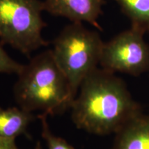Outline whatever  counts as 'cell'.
<instances>
[{
	"label": "cell",
	"mask_w": 149,
	"mask_h": 149,
	"mask_svg": "<svg viewBox=\"0 0 149 149\" xmlns=\"http://www.w3.org/2000/svg\"><path fill=\"white\" fill-rule=\"evenodd\" d=\"M44 10L40 0H0V42L28 56L48 45L42 37Z\"/></svg>",
	"instance_id": "obj_4"
},
{
	"label": "cell",
	"mask_w": 149,
	"mask_h": 149,
	"mask_svg": "<svg viewBox=\"0 0 149 149\" xmlns=\"http://www.w3.org/2000/svg\"><path fill=\"white\" fill-rule=\"evenodd\" d=\"M34 117L32 112L20 107L6 109L0 107V136L15 139L19 136L25 135Z\"/></svg>",
	"instance_id": "obj_8"
},
{
	"label": "cell",
	"mask_w": 149,
	"mask_h": 149,
	"mask_svg": "<svg viewBox=\"0 0 149 149\" xmlns=\"http://www.w3.org/2000/svg\"><path fill=\"white\" fill-rule=\"evenodd\" d=\"M103 46L99 33L80 22L66 26L54 40V58L68 79L74 98L83 80L100 64Z\"/></svg>",
	"instance_id": "obj_3"
},
{
	"label": "cell",
	"mask_w": 149,
	"mask_h": 149,
	"mask_svg": "<svg viewBox=\"0 0 149 149\" xmlns=\"http://www.w3.org/2000/svg\"><path fill=\"white\" fill-rule=\"evenodd\" d=\"M35 149H42V146H41V144L40 142H37L36 146H35Z\"/></svg>",
	"instance_id": "obj_13"
},
{
	"label": "cell",
	"mask_w": 149,
	"mask_h": 149,
	"mask_svg": "<svg viewBox=\"0 0 149 149\" xmlns=\"http://www.w3.org/2000/svg\"><path fill=\"white\" fill-rule=\"evenodd\" d=\"M23 67V64H19L10 57L0 42V73L18 74Z\"/></svg>",
	"instance_id": "obj_11"
},
{
	"label": "cell",
	"mask_w": 149,
	"mask_h": 149,
	"mask_svg": "<svg viewBox=\"0 0 149 149\" xmlns=\"http://www.w3.org/2000/svg\"><path fill=\"white\" fill-rule=\"evenodd\" d=\"M70 109L76 127L97 135L116 133L140 114L125 83L102 68L83 80Z\"/></svg>",
	"instance_id": "obj_1"
},
{
	"label": "cell",
	"mask_w": 149,
	"mask_h": 149,
	"mask_svg": "<svg viewBox=\"0 0 149 149\" xmlns=\"http://www.w3.org/2000/svg\"><path fill=\"white\" fill-rule=\"evenodd\" d=\"M144 32L133 27L104 43L100 65L113 72L137 75L149 70V46Z\"/></svg>",
	"instance_id": "obj_5"
},
{
	"label": "cell",
	"mask_w": 149,
	"mask_h": 149,
	"mask_svg": "<svg viewBox=\"0 0 149 149\" xmlns=\"http://www.w3.org/2000/svg\"><path fill=\"white\" fill-rule=\"evenodd\" d=\"M132 26L145 33L149 31V0H115Z\"/></svg>",
	"instance_id": "obj_9"
},
{
	"label": "cell",
	"mask_w": 149,
	"mask_h": 149,
	"mask_svg": "<svg viewBox=\"0 0 149 149\" xmlns=\"http://www.w3.org/2000/svg\"><path fill=\"white\" fill-rule=\"evenodd\" d=\"M115 134L112 149H149V116L137 115Z\"/></svg>",
	"instance_id": "obj_7"
},
{
	"label": "cell",
	"mask_w": 149,
	"mask_h": 149,
	"mask_svg": "<svg viewBox=\"0 0 149 149\" xmlns=\"http://www.w3.org/2000/svg\"><path fill=\"white\" fill-rule=\"evenodd\" d=\"M47 116L41 113L37 116L40 120L42 125V137L45 140L48 149H75L68 144L64 139L57 137L52 133L48 126Z\"/></svg>",
	"instance_id": "obj_10"
},
{
	"label": "cell",
	"mask_w": 149,
	"mask_h": 149,
	"mask_svg": "<svg viewBox=\"0 0 149 149\" xmlns=\"http://www.w3.org/2000/svg\"><path fill=\"white\" fill-rule=\"evenodd\" d=\"M104 0H45L44 9L51 15L63 17L72 22H87L102 30L97 19Z\"/></svg>",
	"instance_id": "obj_6"
},
{
	"label": "cell",
	"mask_w": 149,
	"mask_h": 149,
	"mask_svg": "<svg viewBox=\"0 0 149 149\" xmlns=\"http://www.w3.org/2000/svg\"><path fill=\"white\" fill-rule=\"evenodd\" d=\"M15 84L13 94L19 107L46 115H61L74 100L68 79L52 52L46 50L24 65Z\"/></svg>",
	"instance_id": "obj_2"
},
{
	"label": "cell",
	"mask_w": 149,
	"mask_h": 149,
	"mask_svg": "<svg viewBox=\"0 0 149 149\" xmlns=\"http://www.w3.org/2000/svg\"><path fill=\"white\" fill-rule=\"evenodd\" d=\"M0 149H19L15 144V139H8L0 136Z\"/></svg>",
	"instance_id": "obj_12"
}]
</instances>
